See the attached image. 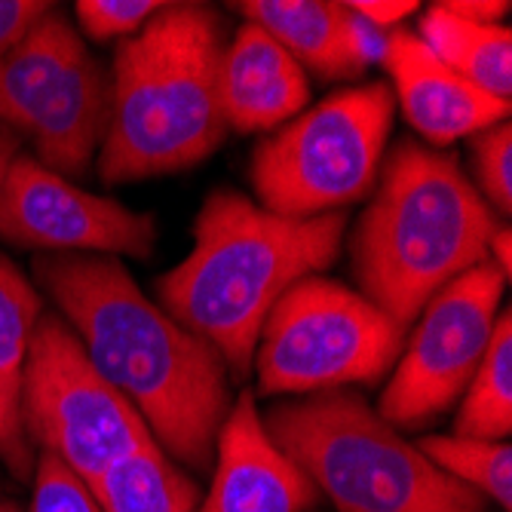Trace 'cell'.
I'll return each instance as SVG.
<instances>
[{"label": "cell", "instance_id": "obj_13", "mask_svg": "<svg viewBox=\"0 0 512 512\" xmlns=\"http://www.w3.org/2000/svg\"><path fill=\"white\" fill-rule=\"evenodd\" d=\"M218 96L227 129L273 132L307 108L310 83L283 46L246 22L224 46Z\"/></svg>", "mask_w": 512, "mask_h": 512}, {"label": "cell", "instance_id": "obj_7", "mask_svg": "<svg viewBox=\"0 0 512 512\" xmlns=\"http://www.w3.org/2000/svg\"><path fill=\"white\" fill-rule=\"evenodd\" d=\"M405 329L356 289L322 273L283 292L255 344L261 396H310L387 378Z\"/></svg>", "mask_w": 512, "mask_h": 512}, {"label": "cell", "instance_id": "obj_26", "mask_svg": "<svg viewBox=\"0 0 512 512\" xmlns=\"http://www.w3.org/2000/svg\"><path fill=\"white\" fill-rule=\"evenodd\" d=\"M50 10L53 4H43V0H0V59Z\"/></svg>", "mask_w": 512, "mask_h": 512}, {"label": "cell", "instance_id": "obj_9", "mask_svg": "<svg viewBox=\"0 0 512 512\" xmlns=\"http://www.w3.org/2000/svg\"><path fill=\"white\" fill-rule=\"evenodd\" d=\"M503 286L482 261L427 301L375 408L390 427H424L463 396L494 335Z\"/></svg>", "mask_w": 512, "mask_h": 512}, {"label": "cell", "instance_id": "obj_12", "mask_svg": "<svg viewBox=\"0 0 512 512\" xmlns=\"http://www.w3.org/2000/svg\"><path fill=\"white\" fill-rule=\"evenodd\" d=\"M393 99L427 148L445 151L457 138H473L509 120V102L494 99L439 62L414 31L396 28L384 56Z\"/></svg>", "mask_w": 512, "mask_h": 512}, {"label": "cell", "instance_id": "obj_11", "mask_svg": "<svg viewBox=\"0 0 512 512\" xmlns=\"http://www.w3.org/2000/svg\"><path fill=\"white\" fill-rule=\"evenodd\" d=\"M212 463V485L197 512H304L319 497L298 463L270 439L252 393L230 405Z\"/></svg>", "mask_w": 512, "mask_h": 512}, {"label": "cell", "instance_id": "obj_1", "mask_svg": "<svg viewBox=\"0 0 512 512\" xmlns=\"http://www.w3.org/2000/svg\"><path fill=\"white\" fill-rule=\"evenodd\" d=\"M34 279L154 442L188 470H209L234 405L224 359L151 304L117 258L40 255Z\"/></svg>", "mask_w": 512, "mask_h": 512}, {"label": "cell", "instance_id": "obj_27", "mask_svg": "<svg viewBox=\"0 0 512 512\" xmlns=\"http://www.w3.org/2000/svg\"><path fill=\"white\" fill-rule=\"evenodd\" d=\"M350 10H356L371 25L393 31L402 19H408L414 10H421V4L417 0H350Z\"/></svg>", "mask_w": 512, "mask_h": 512}, {"label": "cell", "instance_id": "obj_22", "mask_svg": "<svg viewBox=\"0 0 512 512\" xmlns=\"http://www.w3.org/2000/svg\"><path fill=\"white\" fill-rule=\"evenodd\" d=\"M476 191L494 215L512 212V132L509 120L473 135Z\"/></svg>", "mask_w": 512, "mask_h": 512}, {"label": "cell", "instance_id": "obj_28", "mask_svg": "<svg viewBox=\"0 0 512 512\" xmlns=\"http://www.w3.org/2000/svg\"><path fill=\"white\" fill-rule=\"evenodd\" d=\"M445 10L470 19V22H482V25H500V19L509 13L506 0H445Z\"/></svg>", "mask_w": 512, "mask_h": 512}, {"label": "cell", "instance_id": "obj_23", "mask_svg": "<svg viewBox=\"0 0 512 512\" xmlns=\"http://www.w3.org/2000/svg\"><path fill=\"white\" fill-rule=\"evenodd\" d=\"M166 4L157 0H80L74 16L92 40H126L142 31Z\"/></svg>", "mask_w": 512, "mask_h": 512}, {"label": "cell", "instance_id": "obj_19", "mask_svg": "<svg viewBox=\"0 0 512 512\" xmlns=\"http://www.w3.org/2000/svg\"><path fill=\"white\" fill-rule=\"evenodd\" d=\"M89 491L102 512H197L200 506L197 482L157 442L117 457Z\"/></svg>", "mask_w": 512, "mask_h": 512}, {"label": "cell", "instance_id": "obj_3", "mask_svg": "<svg viewBox=\"0 0 512 512\" xmlns=\"http://www.w3.org/2000/svg\"><path fill=\"white\" fill-rule=\"evenodd\" d=\"M497 224L448 151L402 138L384 157L375 194L353 227L356 292L408 332L439 289L488 261Z\"/></svg>", "mask_w": 512, "mask_h": 512}, {"label": "cell", "instance_id": "obj_15", "mask_svg": "<svg viewBox=\"0 0 512 512\" xmlns=\"http://www.w3.org/2000/svg\"><path fill=\"white\" fill-rule=\"evenodd\" d=\"M86 50L74 25L53 7L0 59V126L22 135L53 99L68 65Z\"/></svg>", "mask_w": 512, "mask_h": 512}, {"label": "cell", "instance_id": "obj_10", "mask_svg": "<svg viewBox=\"0 0 512 512\" xmlns=\"http://www.w3.org/2000/svg\"><path fill=\"white\" fill-rule=\"evenodd\" d=\"M0 240L46 255L148 258L157 243V221L77 188L28 154H16L0 197Z\"/></svg>", "mask_w": 512, "mask_h": 512}, {"label": "cell", "instance_id": "obj_17", "mask_svg": "<svg viewBox=\"0 0 512 512\" xmlns=\"http://www.w3.org/2000/svg\"><path fill=\"white\" fill-rule=\"evenodd\" d=\"M246 22L267 31L283 50L316 77L356 80L362 71L344 40V10L329 0H243L234 4Z\"/></svg>", "mask_w": 512, "mask_h": 512}, {"label": "cell", "instance_id": "obj_8", "mask_svg": "<svg viewBox=\"0 0 512 512\" xmlns=\"http://www.w3.org/2000/svg\"><path fill=\"white\" fill-rule=\"evenodd\" d=\"M22 427L92 488L111 463L154 442L148 424L89 362L71 325L40 313L22 381Z\"/></svg>", "mask_w": 512, "mask_h": 512}, {"label": "cell", "instance_id": "obj_21", "mask_svg": "<svg viewBox=\"0 0 512 512\" xmlns=\"http://www.w3.org/2000/svg\"><path fill=\"white\" fill-rule=\"evenodd\" d=\"M454 482L467 485L482 500H494L503 512L512 509V448L509 442L467 439V436H427L417 442Z\"/></svg>", "mask_w": 512, "mask_h": 512}, {"label": "cell", "instance_id": "obj_30", "mask_svg": "<svg viewBox=\"0 0 512 512\" xmlns=\"http://www.w3.org/2000/svg\"><path fill=\"white\" fill-rule=\"evenodd\" d=\"M19 154V135L0 132V197H4V181H7V169Z\"/></svg>", "mask_w": 512, "mask_h": 512}, {"label": "cell", "instance_id": "obj_31", "mask_svg": "<svg viewBox=\"0 0 512 512\" xmlns=\"http://www.w3.org/2000/svg\"><path fill=\"white\" fill-rule=\"evenodd\" d=\"M0 512H19L13 503H7V500H0Z\"/></svg>", "mask_w": 512, "mask_h": 512}, {"label": "cell", "instance_id": "obj_24", "mask_svg": "<svg viewBox=\"0 0 512 512\" xmlns=\"http://www.w3.org/2000/svg\"><path fill=\"white\" fill-rule=\"evenodd\" d=\"M31 512H102V506L62 460L43 451L34 470Z\"/></svg>", "mask_w": 512, "mask_h": 512}, {"label": "cell", "instance_id": "obj_16", "mask_svg": "<svg viewBox=\"0 0 512 512\" xmlns=\"http://www.w3.org/2000/svg\"><path fill=\"white\" fill-rule=\"evenodd\" d=\"M40 313L34 283L0 255V460L16 479L34 476L31 442L22 427V381Z\"/></svg>", "mask_w": 512, "mask_h": 512}, {"label": "cell", "instance_id": "obj_14", "mask_svg": "<svg viewBox=\"0 0 512 512\" xmlns=\"http://www.w3.org/2000/svg\"><path fill=\"white\" fill-rule=\"evenodd\" d=\"M111 120V77L83 50L59 80L25 138L34 145V160L56 175H86L96 160Z\"/></svg>", "mask_w": 512, "mask_h": 512}, {"label": "cell", "instance_id": "obj_25", "mask_svg": "<svg viewBox=\"0 0 512 512\" xmlns=\"http://www.w3.org/2000/svg\"><path fill=\"white\" fill-rule=\"evenodd\" d=\"M341 10H344V40H347L350 59L359 65V71H365L368 65H384L393 31L371 25L356 10H350V4H341Z\"/></svg>", "mask_w": 512, "mask_h": 512}, {"label": "cell", "instance_id": "obj_18", "mask_svg": "<svg viewBox=\"0 0 512 512\" xmlns=\"http://www.w3.org/2000/svg\"><path fill=\"white\" fill-rule=\"evenodd\" d=\"M421 43L494 99L509 102L512 96V34L506 25L470 22L442 4L430 7L421 16Z\"/></svg>", "mask_w": 512, "mask_h": 512}, {"label": "cell", "instance_id": "obj_4", "mask_svg": "<svg viewBox=\"0 0 512 512\" xmlns=\"http://www.w3.org/2000/svg\"><path fill=\"white\" fill-rule=\"evenodd\" d=\"M224 22L203 4H166L117 43L99 175L108 184L184 172L224 142L218 96Z\"/></svg>", "mask_w": 512, "mask_h": 512}, {"label": "cell", "instance_id": "obj_2", "mask_svg": "<svg viewBox=\"0 0 512 512\" xmlns=\"http://www.w3.org/2000/svg\"><path fill=\"white\" fill-rule=\"evenodd\" d=\"M344 230V212L283 218L234 188H215L194 221L188 258L160 276V304L227 371L249 375L270 307L298 279L335 264Z\"/></svg>", "mask_w": 512, "mask_h": 512}, {"label": "cell", "instance_id": "obj_20", "mask_svg": "<svg viewBox=\"0 0 512 512\" xmlns=\"http://www.w3.org/2000/svg\"><path fill=\"white\" fill-rule=\"evenodd\" d=\"M512 433V316L503 307L494 322V335L463 390L454 436L506 442Z\"/></svg>", "mask_w": 512, "mask_h": 512}, {"label": "cell", "instance_id": "obj_6", "mask_svg": "<svg viewBox=\"0 0 512 512\" xmlns=\"http://www.w3.org/2000/svg\"><path fill=\"white\" fill-rule=\"evenodd\" d=\"M387 83L344 86L261 138L249 178L258 206L283 218H322L375 191L393 129Z\"/></svg>", "mask_w": 512, "mask_h": 512}, {"label": "cell", "instance_id": "obj_5", "mask_svg": "<svg viewBox=\"0 0 512 512\" xmlns=\"http://www.w3.org/2000/svg\"><path fill=\"white\" fill-rule=\"evenodd\" d=\"M264 427L338 512H488L353 390L270 405Z\"/></svg>", "mask_w": 512, "mask_h": 512}, {"label": "cell", "instance_id": "obj_29", "mask_svg": "<svg viewBox=\"0 0 512 512\" xmlns=\"http://www.w3.org/2000/svg\"><path fill=\"white\" fill-rule=\"evenodd\" d=\"M512 234L506 224H497V230L488 240V261L500 270L503 279H509V270H512Z\"/></svg>", "mask_w": 512, "mask_h": 512}]
</instances>
